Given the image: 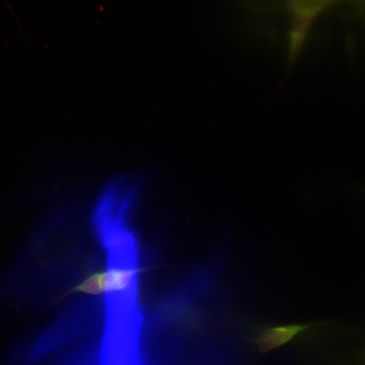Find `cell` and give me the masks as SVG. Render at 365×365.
Here are the masks:
<instances>
[{
	"instance_id": "6da1fadb",
	"label": "cell",
	"mask_w": 365,
	"mask_h": 365,
	"mask_svg": "<svg viewBox=\"0 0 365 365\" xmlns=\"http://www.w3.org/2000/svg\"><path fill=\"white\" fill-rule=\"evenodd\" d=\"M324 1H291L288 8L291 19L290 58H295L308 28L317 14L328 5Z\"/></svg>"
},
{
	"instance_id": "7a4b0ae2",
	"label": "cell",
	"mask_w": 365,
	"mask_h": 365,
	"mask_svg": "<svg viewBox=\"0 0 365 365\" xmlns=\"http://www.w3.org/2000/svg\"><path fill=\"white\" fill-rule=\"evenodd\" d=\"M316 325V323L287 324L263 330L253 342L260 351L266 353L288 342L294 337Z\"/></svg>"
},
{
	"instance_id": "3957f363",
	"label": "cell",
	"mask_w": 365,
	"mask_h": 365,
	"mask_svg": "<svg viewBox=\"0 0 365 365\" xmlns=\"http://www.w3.org/2000/svg\"><path fill=\"white\" fill-rule=\"evenodd\" d=\"M28 336H20L12 342L0 359V365H24Z\"/></svg>"
}]
</instances>
